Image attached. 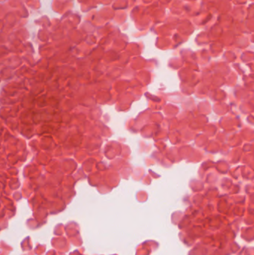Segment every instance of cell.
Segmentation results:
<instances>
[]
</instances>
